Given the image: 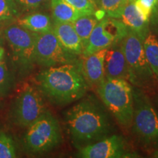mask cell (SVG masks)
Here are the masks:
<instances>
[{
  "mask_svg": "<svg viewBox=\"0 0 158 158\" xmlns=\"http://www.w3.org/2000/svg\"><path fill=\"white\" fill-rule=\"evenodd\" d=\"M65 127L70 142L76 149L91 145L113 135V116L101 100L88 94L64 113Z\"/></svg>",
  "mask_w": 158,
  "mask_h": 158,
  "instance_id": "obj_1",
  "label": "cell"
},
{
  "mask_svg": "<svg viewBox=\"0 0 158 158\" xmlns=\"http://www.w3.org/2000/svg\"><path fill=\"white\" fill-rule=\"evenodd\" d=\"M37 88L49 102L64 106L86 95L89 86L79 64H65L46 68L36 76Z\"/></svg>",
  "mask_w": 158,
  "mask_h": 158,
  "instance_id": "obj_2",
  "label": "cell"
},
{
  "mask_svg": "<svg viewBox=\"0 0 158 158\" xmlns=\"http://www.w3.org/2000/svg\"><path fill=\"white\" fill-rule=\"evenodd\" d=\"M100 100L122 128H131L133 116V85L124 79L104 78L95 88Z\"/></svg>",
  "mask_w": 158,
  "mask_h": 158,
  "instance_id": "obj_3",
  "label": "cell"
},
{
  "mask_svg": "<svg viewBox=\"0 0 158 158\" xmlns=\"http://www.w3.org/2000/svg\"><path fill=\"white\" fill-rule=\"evenodd\" d=\"M132 133L142 147H158V112L145 90L133 86Z\"/></svg>",
  "mask_w": 158,
  "mask_h": 158,
  "instance_id": "obj_4",
  "label": "cell"
},
{
  "mask_svg": "<svg viewBox=\"0 0 158 158\" xmlns=\"http://www.w3.org/2000/svg\"><path fill=\"white\" fill-rule=\"evenodd\" d=\"M62 142L60 124L48 110L27 127L23 138L25 150L32 155L48 153L58 147Z\"/></svg>",
  "mask_w": 158,
  "mask_h": 158,
  "instance_id": "obj_5",
  "label": "cell"
},
{
  "mask_svg": "<svg viewBox=\"0 0 158 158\" xmlns=\"http://www.w3.org/2000/svg\"><path fill=\"white\" fill-rule=\"evenodd\" d=\"M143 40L128 29L122 40L128 70V81L133 86L146 90L153 88L157 81L146 58Z\"/></svg>",
  "mask_w": 158,
  "mask_h": 158,
  "instance_id": "obj_6",
  "label": "cell"
},
{
  "mask_svg": "<svg viewBox=\"0 0 158 158\" xmlns=\"http://www.w3.org/2000/svg\"><path fill=\"white\" fill-rule=\"evenodd\" d=\"M43 94L37 87L23 84L12 102L9 116L19 127H28L46 110Z\"/></svg>",
  "mask_w": 158,
  "mask_h": 158,
  "instance_id": "obj_7",
  "label": "cell"
},
{
  "mask_svg": "<svg viewBox=\"0 0 158 158\" xmlns=\"http://www.w3.org/2000/svg\"><path fill=\"white\" fill-rule=\"evenodd\" d=\"M35 64L51 68L65 64H79L80 56L70 53L59 43L54 31L37 34L34 52Z\"/></svg>",
  "mask_w": 158,
  "mask_h": 158,
  "instance_id": "obj_8",
  "label": "cell"
},
{
  "mask_svg": "<svg viewBox=\"0 0 158 158\" xmlns=\"http://www.w3.org/2000/svg\"><path fill=\"white\" fill-rule=\"evenodd\" d=\"M37 34L13 25L5 30V37L13 54L15 64L22 72L31 70L35 64L34 52Z\"/></svg>",
  "mask_w": 158,
  "mask_h": 158,
  "instance_id": "obj_9",
  "label": "cell"
},
{
  "mask_svg": "<svg viewBox=\"0 0 158 158\" xmlns=\"http://www.w3.org/2000/svg\"><path fill=\"white\" fill-rule=\"evenodd\" d=\"M128 29L121 20L106 15L98 21L91 34L82 56H89L112 45L120 43Z\"/></svg>",
  "mask_w": 158,
  "mask_h": 158,
  "instance_id": "obj_10",
  "label": "cell"
},
{
  "mask_svg": "<svg viewBox=\"0 0 158 158\" xmlns=\"http://www.w3.org/2000/svg\"><path fill=\"white\" fill-rule=\"evenodd\" d=\"M77 157L121 158L135 157L137 155L129 152L126 140L122 135H113L96 143L78 149Z\"/></svg>",
  "mask_w": 158,
  "mask_h": 158,
  "instance_id": "obj_11",
  "label": "cell"
},
{
  "mask_svg": "<svg viewBox=\"0 0 158 158\" xmlns=\"http://www.w3.org/2000/svg\"><path fill=\"white\" fill-rule=\"evenodd\" d=\"M104 75L106 79H124L128 81L127 64L122 41L106 49L104 58Z\"/></svg>",
  "mask_w": 158,
  "mask_h": 158,
  "instance_id": "obj_12",
  "label": "cell"
},
{
  "mask_svg": "<svg viewBox=\"0 0 158 158\" xmlns=\"http://www.w3.org/2000/svg\"><path fill=\"white\" fill-rule=\"evenodd\" d=\"M106 49H102L89 56H80L81 70L89 87L96 88L104 80V58Z\"/></svg>",
  "mask_w": 158,
  "mask_h": 158,
  "instance_id": "obj_13",
  "label": "cell"
},
{
  "mask_svg": "<svg viewBox=\"0 0 158 158\" xmlns=\"http://www.w3.org/2000/svg\"><path fill=\"white\" fill-rule=\"evenodd\" d=\"M135 0H127L118 19L121 20L127 28L137 34L144 40L150 31L149 22L142 16L135 4Z\"/></svg>",
  "mask_w": 158,
  "mask_h": 158,
  "instance_id": "obj_14",
  "label": "cell"
},
{
  "mask_svg": "<svg viewBox=\"0 0 158 158\" xmlns=\"http://www.w3.org/2000/svg\"><path fill=\"white\" fill-rule=\"evenodd\" d=\"M53 31L59 43L67 51L77 56L82 54L84 48L81 40L75 30L72 23L54 22Z\"/></svg>",
  "mask_w": 158,
  "mask_h": 158,
  "instance_id": "obj_15",
  "label": "cell"
},
{
  "mask_svg": "<svg viewBox=\"0 0 158 158\" xmlns=\"http://www.w3.org/2000/svg\"><path fill=\"white\" fill-rule=\"evenodd\" d=\"M17 23L22 28L37 34L53 30V23L50 16L42 13H32L23 16L18 19Z\"/></svg>",
  "mask_w": 158,
  "mask_h": 158,
  "instance_id": "obj_16",
  "label": "cell"
},
{
  "mask_svg": "<svg viewBox=\"0 0 158 158\" xmlns=\"http://www.w3.org/2000/svg\"><path fill=\"white\" fill-rule=\"evenodd\" d=\"M51 8L54 22L73 23L83 15L65 0H51Z\"/></svg>",
  "mask_w": 158,
  "mask_h": 158,
  "instance_id": "obj_17",
  "label": "cell"
},
{
  "mask_svg": "<svg viewBox=\"0 0 158 158\" xmlns=\"http://www.w3.org/2000/svg\"><path fill=\"white\" fill-rule=\"evenodd\" d=\"M98 21V19L95 14L93 13L83 15L72 23L75 30L81 40L84 49L87 45L90 35Z\"/></svg>",
  "mask_w": 158,
  "mask_h": 158,
  "instance_id": "obj_18",
  "label": "cell"
},
{
  "mask_svg": "<svg viewBox=\"0 0 158 158\" xmlns=\"http://www.w3.org/2000/svg\"><path fill=\"white\" fill-rule=\"evenodd\" d=\"M143 44L146 58L158 82V40L155 34L149 31L144 39Z\"/></svg>",
  "mask_w": 158,
  "mask_h": 158,
  "instance_id": "obj_19",
  "label": "cell"
},
{
  "mask_svg": "<svg viewBox=\"0 0 158 158\" xmlns=\"http://www.w3.org/2000/svg\"><path fill=\"white\" fill-rule=\"evenodd\" d=\"M14 87V76L3 59L0 62V99L8 96Z\"/></svg>",
  "mask_w": 158,
  "mask_h": 158,
  "instance_id": "obj_20",
  "label": "cell"
},
{
  "mask_svg": "<svg viewBox=\"0 0 158 158\" xmlns=\"http://www.w3.org/2000/svg\"><path fill=\"white\" fill-rule=\"evenodd\" d=\"M127 0H98L97 9L103 10L107 16L118 19Z\"/></svg>",
  "mask_w": 158,
  "mask_h": 158,
  "instance_id": "obj_21",
  "label": "cell"
},
{
  "mask_svg": "<svg viewBox=\"0 0 158 158\" xmlns=\"http://www.w3.org/2000/svg\"><path fill=\"white\" fill-rule=\"evenodd\" d=\"M17 157L15 143L10 136L0 133V158H15Z\"/></svg>",
  "mask_w": 158,
  "mask_h": 158,
  "instance_id": "obj_22",
  "label": "cell"
},
{
  "mask_svg": "<svg viewBox=\"0 0 158 158\" xmlns=\"http://www.w3.org/2000/svg\"><path fill=\"white\" fill-rule=\"evenodd\" d=\"M17 13V7L13 0H0V22L13 19Z\"/></svg>",
  "mask_w": 158,
  "mask_h": 158,
  "instance_id": "obj_23",
  "label": "cell"
},
{
  "mask_svg": "<svg viewBox=\"0 0 158 158\" xmlns=\"http://www.w3.org/2000/svg\"><path fill=\"white\" fill-rule=\"evenodd\" d=\"M69 5L80 12L82 15L93 14L97 7L92 0H65Z\"/></svg>",
  "mask_w": 158,
  "mask_h": 158,
  "instance_id": "obj_24",
  "label": "cell"
},
{
  "mask_svg": "<svg viewBox=\"0 0 158 158\" xmlns=\"http://www.w3.org/2000/svg\"><path fill=\"white\" fill-rule=\"evenodd\" d=\"M158 0H135L136 8L146 21L149 22V18Z\"/></svg>",
  "mask_w": 158,
  "mask_h": 158,
  "instance_id": "obj_25",
  "label": "cell"
},
{
  "mask_svg": "<svg viewBox=\"0 0 158 158\" xmlns=\"http://www.w3.org/2000/svg\"><path fill=\"white\" fill-rule=\"evenodd\" d=\"M19 5L23 8L32 10L37 9L49 0H15Z\"/></svg>",
  "mask_w": 158,
  "mask_h": 158,
  "instance_id": "obj_26",
  "label": "cell"
},
{
  "mask_svg": "<svg viewBox=\"0 0 158 158\" xmlns=\"http://www.w3.org/2000/svg\"><path fill=\"white\" fill-rule=\"evenodd\" d=\"M149 29L153 34L158 35V1L150 15Z\"/></svg>",
  "mask_w": 158,
  "mask_h": 158,
  "instance_id": "obj_27",
  "label": "cell"
},
{
  "mask_svg": "<svg viewBox=\"0 0 158 158\" xmlns=\"http://www.w3.org/2000/svg\"><path fill=\"white\" fill-rule=\"evenodd\" d=\"M5 48H4L2 46L0 45V62L3 60L4 57H5Z\"/></svg>",
  "mask_w": 158,
  "mask_h": 158,
  "instance_id": "obj_28",
  "label": "cell"
},
{
  "mask_svg": "<svg viewBox=\"0 0 158 158\" xmlns=\"http://www.w3.org/2000/svg\"><path fill=\"white\" fill-rule=\"evenodd\" d=\"M152 157L158 158V147L157 148H155V150L152 152Z\"/></svg>",
  "mask_w": 158,
  "mask_h": 158,
  "instance_id": "obj_29",
  "label": "cell"
},
{
  "mask_svg": "<svg viewBox=\"0 0 158 158\" xmlns=\"http://www.w3.org/2000/svg\"><path fill=\"white\" fill-rule=\"evenodd\" d=\"M153 102L154 104H155V106L158 108V93L157 94H155V97L153 98Z\"/></svg>",
  "mask_w": 158,
  "mask_h": 158,
  "instance_id": "obj_30",
  "label": "cell"
},
{
  "mask_svg": "<svg viewBox=\"0 0 158 158\" xmlns=\"http://www.w3.org/2000/svg\"><path fill=\"white\" fill-rule=\"evenodd\" d=\"M92 1L94 3V5H96V4H97V2H98V0H92Z\"/></svg>",
  "mask_w": 158,
  "mask_h": 158,
  "instance_id": "obj_31",
  "label": "cell"
},
{
  "mask_svg": "<svg viewBox=\"0 0 158 158\" xmlns=\"http://www.w3.org/2000/svg\"><path fill=\"white\" fill-rule=\"evenodd\" d=\"M2 43V39L1 37H0V45H1Z\"/></svg>",
  "mask_w": 158,
  "mask_h": 158,
  "instance_id": "obj_32",
  "label": "cell"
},
{
  "mask_svg": "<svg viewBox=\"0 0 158 158\" xmlns=\"http://www.w3.org/2000/svg\"><path fill=\"white\" fill-rule=\"evenodd\" d=\"M2 107V103H1V100H0V108Z\"/></svg>",
  "mask_w": 158,
  "mask_h": 158,
  "instance_id": "obj_33",
  "label": "cell"
}]
</instances>
